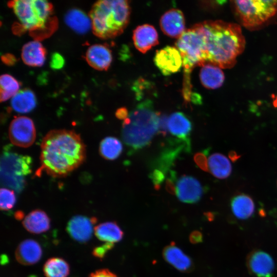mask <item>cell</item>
I'll return each mask as SVG.
<instances>
[{
	"label": "cell",
	"mask_w": 277,
	"mask_h": 277,
	"mask_svg": "<svg viewBox=\"0 0 277 277\" xmlns=\"http://www.w3.org/2000/svg\"><path fill=\"white\" fill-rule=\"evenodd\" d=\"M41 167L55 177L66 176L78 168L86 157L85 146L80 136L72 130L55 129L48 132L41 143Z\"/></svg>",
	"instance_id": "obj_1"
},
{
	"label": "cell",
	"mask_w": 277,
	"mask_h": 277,
	"mask_svg": "<svg viewBox=\"0 0 277 277\" xmlns=\"http://www.w3.org/2000/svg\"><path fill=\"white\" fill-rule=\"evenodd\" d=\"M195 25L204 41L207 64L224 69L232 67L245 46L240 26L219 20Z\"/></svg>",
	"instance_id": "obj_2"
},
{
	"label": "cell",
	"mask_w": 277,
	"mask_h": 277,
	"mask_svg": "<svg viewBox=\"0 0 277 277\" xmlns=\"http://www.w3.org/2000/svg\"><path fill=\"white\" fill-rule=\"evenodd\" d=\"M160 115L150 101L139 104L124 120L122 135L124 143L134 149L147 146L159 130Z\"/></svg>",
	"instance_id": "obj_3"
},
{
	"label": "cell",
	"mask_w": 277,
	"mask_h": 277,
	"mask_svg": "<svg viewBox=\"0 0 277 277\" xmlns=\"http://www.w3.org/2000/svg\"><path fill=\"white\" fill-rule=\"evenodd\" d=\"M131 9L128 1L104 0L93 5L90 14L94 34L110 38L121 34L127 26Z\"/></svg>",
	"instance_id": "obj_4"
},
{
	"label": "cell",
	"mask_w": 277,
	"mask_h": 277,
	"mask_svg": "<svg viewBox=\"0 0 277 277\" xmlns=\"http://www.w3.org/2000/svg\"><path fill=\"white\" fill-rule=\"evenodd\" d=\"M8 5L13 9L22 30L48 32L54 27L55 21L51 18L52 6L47 1H14L9 2Z\"/></svg>",
	"instance_id": "obj_5"
},
{
	"label": "cell",
	"mask_w": 277,
	"mask_h": 277,
	"mask_svg": "<svg viewBox=\"0 0 277 277\" xmlns=\"http://www.w3.org/2000/svg\"><path fill=\"white\" fill-rule=\"evenodd\" d=\"M175 47L182 56L184 78H190L191 72L194 67L207 64L204 41L196 25L186 30L177 38Z\"/></svg>",
	"instance_id": "obj_6"
},
{
	"label": "cell",
	"mask_w": 277,
	"mask_h": 277,
	"mask_svg": "<svg viewBox=\"0 0 277 277\" xmlns=\"http://www.w3.org/2000/svg\"><path fill=\"white\" fill-rule=\"evenodd\" d=\"M31 163L30 156L5 149L1 158V184L21 192L26 185V176L31 173Z\"/></svg>",
	"instance_id": "obj_7"
},
{
	"label": "cell",
	"mask_w": 277,
	"mask_h": 277,
	"mask_svg": "<svg viewBox=\"0 0 277 277\" xmlns=\"http://www.w3.org/2000/svg\"><path fill=\"white\" fill-rule=\"evenodd\" d=\"M234 12L242 25L256 29L277 14V1H231Z\"/></svg>",
	"instance_id": "obj_8"
},
{
	"label": "cell",
	"mask_w": 277,
	"mask_h": 277,
	"mask_svg": "<svg viewBox=\"0 0 277 277\" xmlns=\"http://www.w3.org/2000/svg\"><path fill=\"white\" fill-rule=\"evenodd\" d=\"M9 137L13 145L23 148L30 146L36 138V130L32 120L24 116L15 117L9 128Z\"/></svg>",
	"instance_id": "obj_9"
},
{
	"label": "cell",
	"mask_w": 277,
	"mask_h": 277,
	"mask_svg": "<svg viewBox=\"0 0 277 277\" xmlns=\"http://www.w3.org/2000/svg\"><path fill=\"white\" fill-rule=\"evenodd\" d=\"M246 266L250 274L256 277H272L275 268L272 257L260 249L253 250L248 254Z\"/></svg>",
	"instance_id": "obj_10"
},
{
	"label": "cell",
	"mask_w": 277,
	"mask_h": 277,
	"mask_svg": "<svg viewBox=\"0 0 277 277\" xmlns=\"http://www.w3.org/2000/svg\"><path fill=\"white\" fill-rule=\"evenodd\" d=\"M154 62L164 75L176 73L183 67L181 54L175 47L166 46L157 51Z\"/></svg>",
	"instance_id": "obj_11"
},
{
	"label": "cell",
	"mask_w": 277,
	"mask_h": 277,
	"mask_svg": "<svg viewBox=\"0 0 277 277\" xmlns=\"http://www.w3.org/2000/svg\"><path fill=\"white\" fill-rule=\"evenodd\" d=\"M176 194L181 202L193 204L199 201L203 190L200 182L195 177L184 175L181 177L176 184Z\"/></svg>",
	"instance_id": "obj_12"
},
{
	"label": "cell",
	"mask_w": 277,
	"mask_h": 277,
	"mask_svg": "<svg viewBox=\"0 0 277 277\" xmlns=\"http://www.w3.org/2000/svg\"><path fill=\"white\" fill-rule=\"evenodd\" d=\"M160 27L166 35L179 38L186 30L183 12L177 9L166 11L161 17Z\"/></svg>",
	"instance_id": "obj_13"
},
{
	"label": "cell",
	"mask_w": 277,
	"mask_h": 277,
	"mask_svg": "<svg viewBox=\"0 0 277 277\" xmlns=\"http://www.w3.org/2000/svg\"><path fill=\"white\" fill-rule=\"evenodd\" d=\"M155 28L149 24L138 26L134 30L133 41L135 48L143 53H146L159 44V37Z\"/></svg>",
	"instance_id": "obj_14"
},
{
	"label": "cell",
	"mask_w": 277,
	"mask_h": 277,
	"mask_svg": "<svg viewBox=\"0 0 277 277\" xmlns=\"http://www.w3.org/2000/svg\"><path fill=\"white\" fill-rule=\"evenodd\" d=\"M86 58L88 64L95 69L106 70L111 64L112 55L107 46L95 44L88 48Z\"/></svg>",
	"instance_id": "obj_15"
},
{
	"label": "cell",
	"mask_w": 277,
	"mask_h": 277,
	"mask_svg": "<svg viewBox=\"0 0 277 277\" xmlns=\"http://www.w3.org/2000/svg\"><path fill=\"white\" fill-rule=\"evenodd\" d=\"M42 255L40 245L32 239H26L21 242L15 253L17 261L24 265L36 263L41 259Z\"/></svg>",
	"instance_id": "obj_16"
},
{
	"label": "cell",
	"mask_w": 277,
	"mask_h": 277,
	"mask_svg": "<svg viewBox=\"0 0 277 277\" xmlns=\"http://www.w3.org/2000/svg\"><path fill=\"white\" fill-rule=\"evenodd\" d=\"M92 224L90 219L77 215L70 220L67 230L71 237L75 241L82 243L86 242L92 236Z\"/></svg>",
	"instance_id": "obj_17"
},
{
	"label": "cell",
	"mask_w": 277,
	"mask_h": 277,
	"mask_svg": "<svg viewBox=\"0 0 277 277\" xmlns=\"http://www.w3.org/2000/svg\"><path fill=\"white\" fill-rule=\"evenodd\" d=\"M163 254L169 264L180 271L189 272L193 268L191 259L181 249L172 244L164 248Z\"/></svg>",
	"instance_id": "obj_18"
},
{
	"label": "cell",
	"mask_w": 277,
	"mask_h": 277,
	"mask_svg": "<svg viewBox=\"0 0 277 277\" xmlns=\"http://www.w3.org/2000/svg\"><path fill=\"white\" fill-rule=\"evenodd\" d=\"M21 56L26 65L32 67H41L46 60V50L39 41H30L23 46Z\"/></svg>",
	"instance_id": "obj_19"
},
{
	"label": "cell",
	"mask_w": 277,
	"mask_h": 277,
	"mask_svg": "<svg viewBox=\"0 0 277 277\" xmlns=\"http://www.w3.org/2000/svg\"><path fill=\"white\" fill-rule=\"evenodd\" d=\"M64 21L70 29L78 34H85L92 29L90 17L78 9L69 10L66 13Z\"/></svg>",
	"instance_id": "obj_20"
},
{
	"label": "cell",
	"mask_w": 277,
	"mask_h": 277,
	"mask_svg": "<svg viewBox=\"0 0 277 277\" xmlns=\"http://www.w3.org/2000/svg\"><path fill=\"white\" fill-rule=\"evenodd\" d=\"M23 225L26 230L34 234L48 231L50 228V220L43 210L36 209L30 212L24 219Z\"/></svg>",
	"instance_id": "obj_21"
},
{
	"label": "cell",
	"mask_w": 277,
	"mask_h": 277,
	"mask_svg": "<svg viewBox=\"0 0 277 277\" xmlns=\"http://www.w3.org/2000/svg\"><path fill=\"white\" fill-rule=\"evenodd\" d=\"M200 78L205 87L215 89L223 85L225 76L221 68L211 64H206L202 66Z\"/></svg>",
	"instance_id": "obj_22"
},
{
	"label": "cell",
	"mask_w": 277,
	"mask_h": 277,
	"mask_svg": "<svg viewBox=\"0 0 277 277\" xmlns=\"http://www.w3.org/2000/svg\"><path fill=\"white\" fill-rule=\"evenodd\" d=\"M12 109L20 113H27L33 110L36 106L34 93L29 89L19 91L11 98Z\"/></svg>",
	"instance_id": "obj_23"
},
{
	"label": "cell",
	"mask_w": 277,
	"mask_h": 277,
	"mask_svg": "<svg viewBox=\"0 0 277 277\" xmlns=\"http://www.w3.org/2000/svg\"><path fill=\"white\" fill-rule=\"evenodd\" d=\"M168 128L172 135L184 140L191 131L192 124L184 114L176 112L168 117Z\"/></svg>",
	"instance_id": "obj_24"
},
{
	"label": "cell",
	"mask_w": 277,
	"mask_h": 277,
	"mask_svg": "<svg viewBox=\"0 0 277 277\" xmlns=\"http://www.w3.org/2000/svg\"><path fill=\"white\" fill-rule=\"evenodd\" d=\"M230 206L234 215L240 220L248 219L254 211L253 200L245 194H240L234 196L231 201Z\"/></svg>",
	"instance_id": "obj_25"
},
{
	"label": "cell",
	"mask_w": 277,
	"mask_h": 277,
	"mask_svg": "<svg viewBox=\"0 0 277 277\" xmlns=\"http://www.w3.org/2000/svg\"><path fill=\"white\" fill-rule=\"evenodd\" d=\"M94 231L99 240L112 244L120 241L124 235L121 228L114 222L101 223L94 228Z\"/></svg>",
	"instance_id": "obj_26"
},
{
	"label": "cell",
	"mask_w": 277,
	"mask_h": 277,
	"mask_svg": "<svg viewBox=\"0 0 277 277\" xmlns=\"http://www.w3.org/2000/svg\"><path fill=\"white\" fill-rule=\"evenodd\" d=\"M208 166L211 174L220 179H226L232 172V166L229 159L220 153H213L209 156Z\"/></svg>",
	"instance_id": "obj_27"
},
{
	"label": "cell",
	"mask_w": 277,
	"mask_h": 277,
	"mask_svg": "<svg viewBox=\"0 0 277 277\" xmlns=\"http://www.w3.org/2000/svg\"><path fill=\"white\" fill-rule=\"evenodd\" d=\"M69 271V264L60 258L49 259L43 266V272L46 277H67Z\"/></svg>",
	"instance_id": "obj_28"
},
{
	"label": "cell",
	"mask_w": 277,
	"mask_h": 277,
	"mask_svg": "<svg viewBox=\"0 0 277 277\" xmlns=\"http://www.w3.org/2000/svg\"><path fill=\"white\" fill-rule=\"evenodd\" d=\"M122 150V143L114 137H106L100 144V153L106 160H113L117 159L121 154Z\"/></svg>",
	"instance_id": "obj_29"
},
{
	"label": "cell",
	"mask_w": 277,
	"mask_h": 277,
	"mask_svg": "<svg viewBox=\"0 0 277 277\" xmlns=\"http://www.w3.org/2000/svg\"><path fill=\"white\" fill-rule=\"evenodd\" d=\"M0 98L4 102L12 98L19 91L20 84L12 75L4 74L0 77Z\"/></svg>",
	"instance_id": "obj_30"
},
{
	"label": "cell",
	"mask_w": 277,
	"mask_h": 277,
	"mask_svg": "<svg viewBox=\"0 0 277 277\" xmlns=\"http://www.w3.org/2000/svg\"><path fill=\"white\" fill-rule=\"evenodd\" d=\"M16 202V197L13 190L2 188L0 192V207L2 210L12 209Z\"/></svg>",
	"instance_id": "obj_31"
},
{
	"label": "cell",
	"mask_w": 277,
	"mask_h": 277,
	"mask_svg": "<svg viewBox=\"0 0 277 277\" xmlns=\"http://www.w3.org/2000/svg\"><path fill=\"white\" fill-rule=\"evenodd\" d=\"M65 63L63 56L58 52L53 53L50 57V67L53 70H60Z\"/></svg>",
	"instance_id": "obj_32"
},
{
	"label": "cell",
	"mask_w": 277,
	"mask_h": 277,
	"mask_svg": "<svg viewBox=\"0 0 277 277\" xmlns=\"http://www.w3.org/2000/svg\"><path fill=\"white\" fill-rule=\"evenodd\" d=\"M194 161L197 166L204 171H209L208 166V160L205 154L201 152L196 153L193 157Z\"/></svg>",
	"instance_id": "obj_33"
},
{
	"label": "cell",
	"mask_w": 277,
	"mask_h": 277,
	"mask_svg": "<svg viewBox=\"0 0 277 277\" xmlns=\"http://www.w3.org/2000/svg\"><path fill=\"white\" fill-rule=\"evenodd\" d=\"M113 244L105 243L104 245L97 247L94 249L92 252L93 255L99 259H103L107 251L112 249Z\"/></svg>",
	"instance_id": "obj_34"
},
{
	"label": "cell",
	"mask_w": 277,
	"mask_h": 277,
	"mask_svg": "<svg viewBox=\"0 0 277 277\" xmlns=\"http://www.w3.org/2000/svg\"><path fill=\"white\" fill-rule=\"evenodd\" d=\"M151 178L156 189H157V187H160L161 183L164 180L165 176L163 172L159 170L155 169L152 172Z\"/></svg>",
	"instance_id": "obj_35"
},
{
	"label": "cell",
	"mask_w": 277,
	"mask_h": 277,
	"mask_svg": "<svg viewBox=\"0 0 277 277\" xmlns=\"http://www.w3.org/2000/svg\"><path fill=\"white\" fill-rule=\"evenodd\" d=\"M89 277H118L107 269H101L91 273Z\"/></svg>",
	"instance_id": "obj_36"
},
{
	"label": "cell",
	"mask_w": 277,
	"mask_h": 277,
	"mask_svg": "<svg viewBox=\"0 0 277 277\" xmlns=\"http://www.w3.org/2000/svg\"><path fill=\"white\" fill-rule=\"evenodd\" d=\"M168 118L166 115H160L158 131L163 135H166L168 128Z\"/></svg>",
	"instance_id": "obj_37"
},
{
	"label": "cell",
	"mask_w": 277,
	"mask_h": 277,
	"mask_svg": "<svg viewBox=\"0 0 277 277\" xmlns=\"http://www.w3.org/2000/svg\"><path fill=\"white\" fill-rule=\"evenodd\" d=\"M189 239L190 242L193 244L200 243L203 240L202 234L199 231H194L190 234Z\"/></svg>",
	"instance_id": "obj_38"
},
{
	"label": "cell",
	"mask_w": 277,
	"mask_h": 277,
	"mask_svg": "<svg viewBox=\"0 0 277 277\" xmlns=\"http://www.w3.org/2000/svg\"><path fill=\"white\" fill-rule=\"evenodd\" d=\"M165 188L167 192L171 194H175L176 190L173 183V180L167 179L166 181Z\"/></svg>",
	"instance_id": "obj_39"
},
{
	"label": "cell",
	"mask_w": 277,
	"mask_h": 277,
	"mask_svg": "<svg viewBox=\"0 0 277 277\" xmlns=\"http://www.w3.org/2000/svg\"><path fill=\"white\" fill-rule=\"evenodd\" d=\"M128 112L127 108L122 107L117 110L115 112V116L120 120H125L128 116Z\"/></svg>",
	"instance_id": "obj_40"
},
{
	"label": "cell",
	"mask_w": 277,
	"mask_h": 277,
	"mask_svg": "<svg viewBox=\"0 0 277 277\" xmlns=\"http://www.w3.org/2000/svg\"><path fill=\"white\" fill-rule=\"evenodd\" d=\"M2 58L3 61L7 65H12L15 61L14 57L12 55L9 54L4 55L2 56Z\"/></svg>",
	"instance_id": "obj_41"
},
{
	"label": "cell",
	"mask_w": 277,
	"mask_h": 277,
	"mask_svg": "<svg viewBox=\"0 0 277 277\" xmlns=\"http://www.w3.org/2000/svg\"><path fill=\"white\" fill-rule=\"evenodd\" d=\"M228 156L229 159L234 162L236 161L240 157V155H239L234 151H230Z\"/></svg>",
	"instance_id": "obj_42"
},
{
	"label": "cell",
	"mask_w": 277,
	"mask_h": 277,
	"mask_svg": "<svg viewBox=\"0 0 277 277\" xmlns=\"http://www.w3.org/2000/svg\"><path fill=\"white\" fill-rule=\"evenodd\" d=\"M24 216V213L22 211H17L15 214V217L17 220H21Z\"/></svg>",
	"instance_id": "obj_43"
}]
</instances>
